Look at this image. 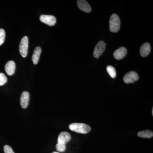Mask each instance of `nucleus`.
Wrapping results in <instances>:
<instances>
[{"mask_svg":"<svg viewBox=\"0 0 153 153\" xmlns=\"http://www.w3.org/2000/svg\"><path fill=\"white\" fill-rule=\"evenodd\" d=\"M69 128L72 131L81 134H87L91 130L89 126L84 123H73L69 126Z\"/></svg>","mask_w":153,"mask_h":153,"instance_id":"1","label":"nucleus"},{"mask_svg":"<svg viewBox=\"0 0 153 153\" xmlns=\"http://www.w3.org/2000/svg\"><path fill=\"white\" fill-rule=\"evenodd\" d=\"M120 27V21L119 17L117 14L111 15L109 20V29L112 33H117Z\"/></svg>","mask_w":153,"mask_h":153,"instance_id":"2","label":"nucleus"},{"mask_svg":"<svg viewBox=\"0 0 153 153\" xmlns=\"http://www.w3.org/2000/svg\"><path fill=\"white\" fill-rule=\"evenodd\" d=\"M29 41L27 36L23 37L19 45V52L23 57H27L28 54Z\"/></svg>","mask_w":153,"mask_h":153,"instance_id":"3","label":"nucleus"},{"mask_svg":"<svg viewBox=\"0 0 153 153\" xmlns=\"http://www.w3.org/2000/svg\"><path fill=\"white\" fill-rule=\"evenodd\" d=\"M106 44L103 41H100L97 44L94 48L93 52V55L94 57L98 58L102 55L105 50Z\"/></svg>","mask_w":153,"mask_h":153,"instance_id":"4","label":"nucleus"},{"mask_svg":"<svg viewBox=\"0 0 153 153\" xmlns=\"http://www.w3.org/2000/svg\"><path fill=\"white\" fill-rule=\"evenodd\" d=\"M139 75L137 72L134 71H130L126 73L124 76L123 81L126 83H134L138 80Z\"/></svg>","mask_w":153,"mask_h":153,"instance_id":"5","label":"nucleus"},{"mask_svg":"<svg viewBox=\"0 0 153 153\" xmlns=\"http://www.w3.org/2000/svg\"><path fill=\"white\" fill-rule=\"evenodd\" d=\"M40 20L42 23L49 26H54L56 23V18L54 16L50 15H41Z\"/></svg>","mask_w":153,"mask_h":153,"instance_id":"6","label":"nucleus"},{"mask_svg":"<svg viewBox=\"0 0 153 153\" xmlns=\"http://www.w3.org/2000/svg\"><path fill=\"white\" fill-rule=\"evenodd\" d=\"M30 94L28 91H25L22 92L20 98V104L23 108L27 107L30 101Z\"/></svg>","mask_w":153,"mask_h":153,"instance_id":"7","label":"nucleus"},{"mask_svg":"<svg viewBox=\"0 0 153 153\" xmlns=\"http://www.w3.org/2000/svg\"><path fill=\"white\" fill-rule=\"evenodd\" d=\"M71 139V135L69 133L66 131L62 132L58 136L57 143L66 145V143L69 142Z\"/></svg>","mask_w":153,"mask_h":153,"instance_id":"8","label":"nucleus"},{"mask_svg":"<svg viewBox=\"0 0 153 153\" xmlns=\"http://www.w3.org/2000/svg\"><path fill=\"white\" fill-rule=\"evenodd\" d=\"M78 8L81 10L85 13H90L91 11V8L90 5L85 0H79L77 1Z\"/></svg>","mask_w":153,"mask_h":153,"instance_id":"9","label":"nucleus"},{"mask_svg":"<svg viewBox=\"0 0 153 153\" xmlns=\"http://www.w3.org/2000/svg\"><path fill=\"white\" fill-rule=\"evenodd\" d=\"M127 51L126 48L124 47H120L117 49L114 52V56L116 60H119L123 59L126 55Z\"/></svg>","mask_w":153,"mask_h":153,"instance_id":"10","label":"nucleus"},{"mask_svg":"<svg viewBox=\"0 0 153 153\" xmlns=\"http://www.w3.org/2000/svg\"><path fill=\"white\" fill-rule=\"evenodd\" d=\"M16 63L14 61L10 60L7 62L5 66V69L8 75L11 76L13 74L16 70Z\"/></svg>","mask_w":153,"mask_h":153,"instance_id":"11","label":"nucleus"},{"mask_svg":"<svg viewBox=\"0 0 153 153\" xmlns=\"http://www.w3.org/2000/svg\"><path fill=\"white\" fill-rule=\"evenodd\" d=\"M150 44L149 43H146L143 44L140 49V54L143 57L147 56L151 52Z\"/></svg>","mask_w":153,"mask_h":153,"instance_id":"12","label":"nucleus"},{"mask_svg":"<svg viewBox=\"0 0 153 153\" xmlns=\"http://www.w3.org/2000/svg\"><path fill=\"white\" fill-rule=\"evenodd\" d=\"M41 53V47H36L33 52V56H32V61L33 63L35 65L37 64L39 61L40 59V55Z\"/></svg>","mask_w":153,"mask_h":153,"instance_id":"13","label":"nucleus"},{"mask_svg":"<svg viewBox=\"0 0 153 153\" xmlns=\"http://www.w3.org/2000/svg\"><path fill=\"white\" fill-rule=\"evenodd\" d=\"M138 136L142 138H150L153 136V132L150 130H145L139 132L137 134Z\"/></svg>","mask_w":153,"mask_h":153,"instance_id":"14","label":"nucleus"},{"mask_svg":"<svg viewBox=\"0 0 153 153\" xmlns=\"http://www.w3.org/2000/svg\"><path fill=\"white\" fill-rule=\"evenodd\" d=\"M107 71L108 72L110 76L113 78H114L116 76V71L115 68L111 66H107Z\"/></svg>","mask_w":153,"mask_h":153,"instance_id":"15","label":"nucleus"},{"mask_svg":"<svg viewBox=\"0 0 153 153\" xmlns=\"http://www.w3.org/2000/svg\"><path fill=\"white\" fill-rule=\"evenodd\" d=\"M5 32L2 29H0V46L4 43L5 38Z\"/></svg>","mask_w":153,"mask_h":153,"instance_id":"16","label":"nucleus"},{"mask_svg":"<svg viewBox=\"0 0 153 153\" xmlns=\"http://www.w3.org/2000/svg\"><path fill=\"white\" fill-rule=\"evenodd\" d=\"M7 81V78L4 73H0V85L5 84Z\"/></svg>","mask_w":153,"mask_h":153,"instance_id":"17","label":"nucleus"},{"mask_svg":"<svg viewBox=\"0 0 153 153\" xmlns=\"http://www.w3.org/2000/svg\"><path fill=\"white\" fill-rule=\"evenodd\" d=\"M56 148L58 152H64L66 150V145L63 144L57 143L56 146Z\"/></svg>","mask_w":153,"mask_h":153,"instance_id":"18","label":"nucleus"},{"mask_svg":"<svg viewBox=\"0 0 153 153\" xmlns=\"http://www.w3.org/2000/svg\"><path fill=\"white\" fill-rule=\"evenodd\" d=\"M4 153H15L12 148L8 145H6L4 146Z\"/></svg>","mask_w":153,"mask_h":153,"instance_id":"19","label":"nucleus"},{"mask_svg":"<svg viewBox=\"0 0 153 153\" xmlns=\"http://www.w3.org/2000/svg\"><path fill=\"white\" fill-rule=\"evenodd\" d=\"M52 153H59V152H54Z\"/></svg>","mask_w":153,"mask_h":153,"instance_id":"20","label":"nucleus"},{"mask_svg":"<svg viewBox=\"0 0 153 153\" xmlns=\"http://www.w3.org/2000/svg\"><path fill=\"white\" fill-rule=\"evenodd\" d=\"M152 115H153V109H152Z\"/></svg>","mask_w":153,"mask_h":153,"instance_id":"21","label":"nucleus"}]
</instances>
